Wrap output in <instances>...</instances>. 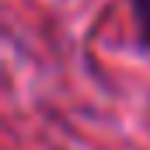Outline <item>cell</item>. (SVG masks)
<instances>
[{"mask_svg":"<svg viewBox=\"0 0 150 150\" xmlns=\"http://www.w3.org/2000/svg\"><path fill=\"white\" fill-rule=\"evenodd\" d=\"M136 18L143 21V32L150 38V0H136Z\"/></svg>","mask_w":150,"mask_h":150,"instance_id":"6da1fadb","label":"cell"}]
</instances>
